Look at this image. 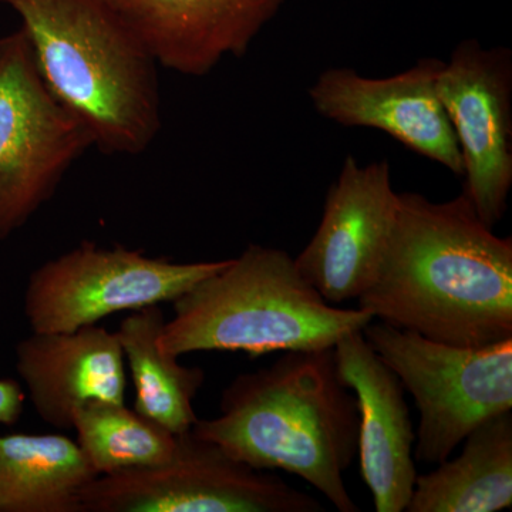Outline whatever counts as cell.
<instances>
[{
	"label": "cell",
	"instance_id": "obj_1",
	"mask_svg": "<svg viewBox=\"0 0 512 512\" xmlns=\"http://www.w3.org/2000/svg\"><path fill=\"white\" fill-rule=\"evenodd\" d=\"M359 308L394 328L460 346L512 339V239L480 220L466 192L399 194L396 224Z\"/></svg>",
	"mask_w": 512,
	"mask_h": 512
},
{
	"label": "cell",
	"instance_id": "obj_2",
	"mask_svg": "<svg viewBox=\"0 0 512 512\" xmlns=\"http://www.w3.org/2000/svg\"><path fill=\"white\" fill-rule=\"evenodd\" d=\"M191 430L249 466L302 478L340 512L360 511L343 478L359 451V406L333 348L284 352L235 377L220 414Z\"/></svg>",
	"mask_w": 512,
	"mask_h": 512
},
{
	"label": "cell",
	"instance_id": "obj_3",
	"mask_svg": "<svg viewBox=\"0 0 512 512\" xmlns=\"http://www.w3.org/2000/svg\"><path fill=\"white\" fill-rule=\"evenodd\" d=\"M18 13L49 92L101 153L138 156L161 130L157 63L103 0H0Z\"/></svg>",
	"mask_w": 512,
	"mask_h": 512
},
{
	"label": "cell",
	"instance_id": "obj_4",
	"mask_svg": "<svg viewBox=\"0 0 512 512\" xmlns=\"http://www.w3.org/2000/svg\"><path fill=\"white\" fill-rule=\"evenodd\" d=\"M173 309L158 345L175 357L328 349L375 320L363 309L330 305L302 278L295 259L256 244L175 299Z\"/></svg>",
	"mask_w": 512,
	"mask_h": 512
},
{
	"label": "cell",
	"instance_id": "obj_5",
	"mask_svg": "<svg viewBox=\"0 0 512 512\" xmlns=\"http://www.w3.org/2000/svg\"><path fill=\"white\" fill-rule=\"evenodd\" d=\"M363 335L419 409V463L439 466L481 423L512 410V339L460 348L376 319Z\"/></svg>",
	"mask_w": 512,
	"mask_h": 512
},
{
	"label": "cell",
	"instance_id": "obj_6",
	"mask_svg": "<svg viewBox=\"0 0 512 512\" xmlns=\"http://www.w3.org/2000/svg\"><path fill=\"white\" fill-rule=\"evenodd\" d=\"M94 146L47 89L22 28L0 37V241L22 228Z\"/></svg>",
	"mask_w": 512,
	"mask_h": 512
},
{
	"label": "cell",
	"instance_id": "obj_7",
	"mask_svg": "<svg viewBox=\"0 0 512 512\" xmlns=\"http://www.w3.org/2000/svg\"><path fill=\"white\" fill-rule=\"evenodd\" d=\"M315 497L232 457L194 431L178 434L170 460L99 476L80 493V512H323Z\"/></svg>",
	"mask_w": 512,
	"mask_h": 512
},
{
	"label": "cell",
	"instance_id": "obj_8",
	"mask_svg": "<svg viewBox=\"0 0 512 512\" xmlns=\"http://www.w3.org/2000/svg\"><path fill=\"white\" fill-rule=\"evenodd\" d=\"M225 264H180L141 249L82 241L30 274L23 312L32 332H73L114 313L173 303Z\"/></svg>",
	"mask_w": 512,
	"mask_h": 512
},
{
	"label": "cell",
	"instance_id": "obj_9",
	"mask_svg": "<svg viewBox=\"0 0 512 512\" xmlns=\"http://www.w3.org/2000/svg\"><path fill=\"white\" fill-rule=\"evenodd\" d=\"M511 72L507 50L466 40L436 84L463 156V191L490 228L503 220L512 185Z\"/></svg>",
	"mask_w": 512,
	"mask_h": 512
},
{
	"label": "cell",
	"instance_id": "obj_10",
	"mask_svg": "<svg viewBox=\"0 0 512 512\" xmlns=\"http://www.w3.org/2000/svg\"><path fill=\"white\" fill-rule=\"evenodd\" d=\"M397 208L387 161L362 167L346 158L326 195L318 231L295 258L299 274L330 305L359 298L375 281Z\"/></svg>",
	"mask_w": 512,
	"mask_h": 512
},
{
	"label": "cell",
	"instance_id": "obj_11",
	"mask_svg": "<svg viewBox=\"0 0 512 512\" xmlns=\"http://www.w3.org/2000/svg\"><path fill=\"white\" fill-rule=\"evenodd\" d=\"M443 66L440 60L424 59L386 79H369L352 69H329L320 74L309 96L326 119L382 130L414 153L464 175L456 133L437 94Z\"/></svg>",
	"mask_w": 512,
	"mask_h": 512
},
{
	"label": "cell",
	"instance_id": "obj_12",
	"mask_svg": "<svg viewBox=\"0 0 512 512\" xmlns=\"http://www.w3.org/2000/svg\"><path fill=\"white\" fill-rule=\"evenodd\" d=\"M157 66L184 76L242 57L285 0H103Z\"/></svg>",
	"mask_w": 512,
	"mask_h": 512
},
{
	"label": "cell",
	"instance_id": "obj_13",
	"mask_svg": "<svg viewBox=\"0 0 512 512\" xmlns=\"http://www.w3.org/2000/svg\"><path fill=\"white\" fill-rule=\"evenodd\" d=\"M340 380L356 396L360 414V473L377 512H404L417 474L416 443L409 406L399 377L369 345L363 330L333 346Z\"/></svg>",
	"mask_w": 512,
	"mask_h": 512
},
{
	"label": "cell",
	"instance_id": "obj_14",
	"mask_svg": "<svg viewBox=\"0 0 512 512\" xmlns=\"http://www.w3.org/2000/svg\"><path fill=\"white\" fill-rule=\"evenodd\" d=\"M16 370L40 419L72 429L77 407L126 402V362L116 333L90 325L73 332H32L15 349Z\"/></svg>",
	"mask_w": 512,
	"mask_h": 512
},
{
	"label": "cell",
	"instance_id": "obj_15",
	"mask_svg": "<svg viewBox=\"0 0 512 512\" xmlns=\"http://www.w3.org/2000/svg\"><path fill=\"white\" fill-rule=\"evenodd\" d=\"M460 456L419 474L406 512H497L512 505V413L497 414L463 441Z\"/></svg>",
	"mask_w": 512,
	"mask_h": 512
},
{
	"label": "cell",
	"instance_id": "obj_16",
	"mask_svg": "<svg viewBox=\"0 0 512 512\" xmlns=\"http://www.w3.org/2000/svg\"><path fill=\"white\" fill-rule=\"evenodd\" d=\"M96 477L62 434L0 436V512H80V493Z\"/></svg>",
	"mask_w": 512,
	"mask_h": 512
},
{
	"label": "cell",
	"instance_id": "obj_17",
	"mask_svg": "<svg viewBox=\"0 0 512 512\" xmlns=\"http://www.w3.org/2000/svg\"><path fill=\"white\" fill-rule=\"evenodd\" d=\"M160 305L128 312L116 336L130 370L136 400L134 410L157 421L174 434H184L197 423L195 397L205 382L201 367L178 363L158 345L165 323Z\"/></svg>",
	"mask_w": 512,
	"mask_h": 512
},
{
	"label": "cell",
	"instance_id": "obj_18",
	"mask_svg": "<svg viewBox=\"0 0 512 512\" xmlns=\"http://www.w3.org/2000/svg\"><path fill=\"white\" fill-rule=\"evenodd\" d=\"M72 429L99 476L163 464L174 456L178 446V434L124 403H84L74 410Z\"/></svg>",
	"mask_w": 512,
	"mask_h": 512
},
{
	"label": "cell",
	"instance_id": "obj_19",
	"mask_svg": "<svg viewBox=\"0 0 512 512\" xmlns=\"http://www.w3.org/2000/svg\"><path fill=\"white\" fill-rule=\"evenodd\" d=\"M25 407L22 386L13 379H0V426L18 423Z\"/></svg>",
	"mask_w": 512,
	"mask_h": 512
}]
</instances>
